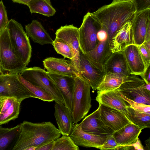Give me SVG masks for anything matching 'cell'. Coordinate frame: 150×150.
I'll use <instances>...</instances> for the list:
<instances>
[{
    "label": "cell",
    "instance_id": "obj_1",
    "mask_svg": "<svg viewBox=\"0 0 150 150\" xmlns=\"http://www.w3.org/2000/svg\"><path fill=\"white\" fill-rule=\"evenodd\" d=\"M136 12L133 1L113 0L90 14L107 33L110 44L116 31L126 23L132 21Z\"/></svg>",
    "mask_w": 150,
    "mask_h": 150
},
{
    "label": "cell",
    "instance_id": "obj_2",
    "mask_svg": "<svg viewBox=\"0 0 150 150\" xmlns=\"http://www.w3.org/2000/svg\"><path fill=\"white\" fill-rule=\"evenodd\" d=\"M61 134L50 122L33 123L24 121L20 124L19 135L12 150H26L30 146L36 148L54 141Z\"/></svg>",
    "mask_w": 150,
    "mask_h": 150
},
{
    "label": "cell",
    "instance_id": "obj_3",
    "mask_svg": "<svg viewBox=\"0 0 150 150\" xmlns=\"http://www.w3.org/2000/svg\"><path fill=\"white\" fill-rule=\"evenodd\" d=\"M0 65L3 74H19L27 66L15 52L6 27L0 32Z\"/></svg>",
    "mask_w": 150,
    "mask_h": 150
},
{
    "label": "cell",
    "instance_id": "obj_4",
    "mask_svg": "<svg viewBox=\"0 0 150 150\" xmlns=\"http://www.w3.org/2000/svg\"><path fill=\"white\" fill-rule=\"evenodd\" d=\"M91 88L89 83L84 79L74 77L71 112L74 124L83 118L91 107Z\"/></svg>",
    "mask_w": 150,
    "mask_h": 150
},
{
    "label": "cell",
    "instance_id": "obj_5",
    "mask_svg": "<svg viewBox=\"0 0 150 150\" xmlns=\"http://www.w3.org/2000/svg\"><path fill=\"white\" fill-rule=\"evenodd\" d=\"M6 27L15 52L24 63L28 65L31 57L32 47L23 26L14 19H11Z\"/></svg>",
    "mask_w": 150,
    "mask_h": 150
},
{
    "label": "cell",
    "instance_id": "obj_6",
    "mask_svg": "<svg viewBox=\"0 0 150 150\" xmlns=\"http://www.w3.org/2000/svg\"><path fill=\"white\" fill-rule=\"evenodd\" d=\"M19 74L32 84L48 93L55 102L64 104L62 96L44 69L37 67H26Z\"/></svg>",
    "mask_w": 150,
    "mask_h": 150
},
{
    "label": "cell",
    "instance_id": "obj_7",
    "mask_svg": "<svg viewBox=\"0 0 150 150\" xmlns=\"http://www.w3.org/2000/svg\"><path fill=\"white\" fill-rule=\"evenodd\" d=\"M79 73L95 91L101 82L106 72L104 64L93 61L80 51Z\"/></svg>",
    "mask_w": 150,
    "mask_h": 150
},
{
    "label": "cell",
    "instance_id": "obj_8",
    "mask_svg": "<svg viewBox=\"0 0 150 150\" xmlns=\"http://www.w3.org/2000/svg\"><path fill=\"white\" fill-rule=\"evenodd\" d=\"M145 84L142 79L130 75L125 77L123 83L117 90L129 99L150 105V91L145 89Z\"/></svg>",
    "mask_w": 150,
    "mask_h": 150
},
{
    "label": "cell",
    "instance_id": "obj_9",
    "mask_svg": "<svg viewBox=\"0 0 150 150\" xmlns=\"http://www.w3.org/2000/svg\"><path fill=\"white\" fill-rule=\"evenodd\" d=\"M101 27L88 12L84 16L82 24L79 28V43L80 51L83 53L93 50L99 41L97 37L98 31Z\"/></svg>",
    "mask_w": 150,
    "mask_h": 150
},
{
    "label": "cell",
    "instance_id": "obj_10",
    "mask_svg": "<svg viewBox=\"0 0 150 150\" xmlns=\"http://www.w3.org/2000/svg\"><path fill=\"white\" fill-rule=\"evenodd\" d=\"M0 96L14 98L21 102L31 98L30 94L20 80L18 74L0 75Z\"/></svg>",
    "mask_w": 150,
    "mask_h": 150
},
{
    "label": "cell",
    "instance_id": "obj_11",
    "mask_svg": "<svg viewBox=\"0 0 150 150\" xmlns=\"http://www.w3.org/2000/svg\"><path fill=\"white\" fill-rule=\"evenodd\" d=\"M55 35L56 38L64 41L72 49L73 57L70 60L79 73L80 52L79 28L74 26L73 24L61 26L57 30Z\"/></svg>",
    "mask_w": 150,
    "mask_h": 150
},
{
    "label": "cell",
    "instance_id": "obj_12",
    "mask_svg": "<svg viewBox=\"0 0 150 150\" xmlns=\"http://www.w3.org/2000/svg\"><path fill=\"white\" fill-rule=\"evenodd\" d=\"M47 74L62 96L64 105L71 112L75 77L48 72Z\"/></svg>",
    "mask_w": 150,
    "mask_h": 150
},
{
    "label": "cell",
    "instance_id": "obj_13",
    "mask_svg": "<svg viewBox=\"0 0 150 150\" xmlns=\"http://www.w3.org/2000/svg\"><path fill=\"white\" fill-rule=\"evenodd\" d=\"M69 136L78 146L99 149L104 143L107 137L96 135L84 131L82 129L80 123L74 124Z\"/></svg>",
    "mask_w": 150,
    "mask_h": 150
},
{
    "label": "cell",
    "instance_id": "obj_14",
    "mask_svg": "<svg viewBox=\"0 0 150 150\" xmlns=\"http://www.w3.org/2000/svg\"><path fill=\"white\" fill-rule=\"evenodd\" d=\"M80 124L83 131L91 134L107 137L112 134L114 132L102 120L99 105L95 111L86 116Z\"/></svg>",
    "mask_w": 150,
    "mask_h": 150
},
{
    "label": "cell",
    "instance_id": "obj_15",
    "mask_svg": "<svg viewBox=\"0 0 150 150\" xmlns=\"http://www.w3.org/2000/svg\"><path fill=\"white\" fill-rule=\"evenodd\" d=\"M101 118L105 124L114 132L131 122L126 115L116 109L99 104Z\"/></svg>",
    "mask_w": 150,
    "mask_h": 150
},
{
    "label": "cell",
    "instance_id": "obj_16",
    "mask_svg": "<svg viewBox=\"0 0 150 150\" xmlns=\"http://www.w3.org/2000/svg\"><path fill=\"white\" fill-rule=\"evenodd\" d=\"M150 26V8L137 12L132 21V28L135 45L143 44L145 40L148 27Z\"/></svg>",
    "mask_w": 150,
    "mask_h": 150
},
{
    "label": "cell",
    "instance_id": "obj_17",
    "mask_svg": "<svg viewBox=\"0 0 150 150\" xmlns=\"http://www.w3.org/2000/svg\"><path fill=\"white\" fill-rule=\"evenodd\" d=\"M42 62L44 68L48 72L73 77H80L70 60L48 57Z\"/></svg>",
    "mask_w": 150,
    "mask_h": 150
},
{
    "label": "cell",
    "instance_id": "obj_18",
    "mask_svg": "<svg viewBox=\"0 0 150 150\" xmlns=\"http://www.w3.org/2000/svg\"><path fill=\"white\" fill-rule=\"evenodd\" d=\"M132 21L125 23L116 31L112 38L110 46L112 53L123 51L127 46L135 45L132 28Z\"/></svg>",
    "mask_w": 150,
    "mask_h": 150
},
{
    "label": "cell",
    "instance_id": "obj_19",
    "mask_svg": "<svg viewBox=\"0 0 150 150\" xmlns=\"http://www.w3.org/2000/svg\"><path fill=\"white\" fill-rule=\"evenodd\" d=\"M130 70V75L141 76L145 72L146 67L137 46L131 45L123 51Z\"/></svg>",
    "mask_w": 150,
    "mask_h": 150
},
{
    "label": "cell",
    "instance_id": "obj_20",
    "mask_svg": "<svg viewBox=\"0 0 150 150\" xmlns=\"http://www.w3.org/2000/svg\"><path fill=\"white\" fill-rule=\"evenodd\" d=\"M99 104L116 109L124 113H128V104L119 94L117 90L98 91L96 98Z\"/></svg>",
    "mask_w": 150,
    "mask_h": 150
},
{
    "label": "cell",
    "instance_id": "obj_21",
    "mask_svg": "<svg viewBox=\"0 0 150 150\" xmlns=\"http://www.w3.org/2000/svg\"><path fill=\"white\" fill-rule=\"evenodd\" d=\"M104 64L106 73L111 72L124 77L130 75V70L123 51L112 53Z\"/></svg>",
    "mask_w": 150,
    "mask_h": 150
},
{
    "label": "cell",
    "instance_id": "obj_22",
    "mask_svg": "<svg viewBox=\"0 0 150 150\" xmlns=\"http://www.w3.org/2000/svg\"><path fill=\"white\" fill-rule=\"evenodd\" d=\"M54 108L59 130L62 135L69 136L74 125L71 112L64 104L55 102Z\"/></svg>",
    "mask_w": 150,
    "mask_h": 150
},
{
    "label": "cell",
    "instance_id": "obj_23",
    "mask_svg": "<svg viewBox=\"0 0 150 150\" xmlns=\"http://www.w3.org/2000/svg\"><path fill=\"white\" fill-rule=\"evenodd\" d=\"M142 130L137 126L131 123L114 132L112 134L117 143L122 148L135 143L139 138Z\"/></svg>",
    "mask_w": 150,
    "mask_h": 150
},
{
    "label": "cell",
    "instance_id": "obj_24",
    "mask_svg": "<svg viewBox=\"0 0 150 150\" xmlns=\"http://www.w3.org/2000/svg\"><path fill=\"white\" fill-rule=\"evenodd\" d=\"M26 34L35 43L41 45L52 44L53 41L40 23L33 20L25 25Z\"/></svg>",
    "mask_w": 150,
    "mask_h": 150
},
{
    "label": "cell",
    "instance_id": "obj_25",
    "mask_svg": "<svg viewBox=\"0 0 150 150\" xmlns=\"http://www.w3.org/2000/svg\"><path fill=\"white\" fill-rule=\"evenodd\" d=\"M21 102L12 97L7 98L0 110V125L18 117Z\"/></svg>",
    "mask_w": 150,
    "mask_h": 150
},
{
    "label": "cell",
    "instance_id": "obj_26",
    "mask_svg": "<svg viewBox=\"0 0 150 150\" xmlns=\"http://www.w3.org/2000/svg\"><path fill=\"white\" fill-rule=\"evenodd\" d=\"M112 53L107 38L104 41H99L94 49L84 53L93 61L104 64Z\"/></svg>",
    "mask_w": 150,
    "mask_h": 150
},
{
    "label": "cell",
    "instance_id": "obj_27",
    "mask_svg": "<svg viewBox=\"0 0 150 150\" xmlns=\"http://www.w3.org/2000/svg\"><path fill=\"white\" fill-rule=\"evenodd\" d=\"M20 124L11 128H4L0 125V150L7 149L14 145L19 135Z\"/></svg>",
    "mask_w": 150,
    "mask_h": 150
},
{
    "label": "cell",
    "instance_id": "obj_28",
    "mask_svg": "<svg viewBox=\"0 0 150 150\" xmlns=\"http://www.w3.org/2000/svg\"><path fill=\"white\" fill-rule=\"evenodd\" d=\"M26 5L31 13H37L47 17L53 16L56 12L50 0H31Z\"/></svg>",
    "mask_w": 150,
    "mask_h": 150
},
{
    "label": "cell",
    "instance_id": "obj_29",
    "mask_svg": "<svg viewBox=\"0 0 150 150\" xmlns=\"http://www.w3.org/2000/svg\"><path fill=\"white\" fill-rule=\"evenodd\" d=\"M125 77L111 72L106 73L96 90L104 91L117 89L123 83Z\"/></svg>",
    "mask_w": 150,
    "mask_h": 150
},
{
    "label": "cell",
    "instance_id": "obj_30",
    "mask_svg": "<svg viewBox=\"0 0 150 150\" xmlns=\"http://www.w3.org/2000/svg\"><path fill=\"white\" fill-rule=\"evenodd\" d=\"M126 115L131 122L142 129L150 128V114L135 110L129 105Z\"/></svg>",
    "mask_w": 150,
    "mask_h": 150
},
{
    "label": "cell",
    "instance_id": "obj_31",
    "mask_svg": "<svg viewBox=\"0 0 150 150\" xmlns=\"http://www.w3.org/2000/svg\"><path fill=\"white\" fill-rule=\"evenodd\" d=\"M18 77L20 81L29 92L31 98H36L44 101L52 102L54 99L48 93L41 88L32 84L19 74Z\"/></svg>",
    "mask_w": 150,
    "mask_h": 150
},
{
    "label": "cell",
    "instance_id": "obj_32",
    "mask_svg": "<svg viewBox=\"0 0 150 150\" xmlns=\"http://www.w3.org/2000/svg\"><path fill=\"white\" fill-rule=\"evenodd\" d=\"M69 136L63 135L53 142L52 150H79Z\"/></svg>",
    "mask_w": 150,
    "mask_h": 150
},
{
    "label": "cell",
    "instance_id": "obj_33",
    "mask_svg": "<svg viewBox=\"0 0 150 150\" xmlns=\"http://www.w3.org/2000/svg\"><path fill=\"white\" fill-rule=\"evenodd\" d=\"M52 45L58 54L62 55L64 57L72 59L73 57L72 49L69 45L62 40L56 38Z\"/></svg>",
    "mask_w": 150,
    "mask_h": 150
},
{
    "label": "cell",
    "instance_id": "obj_34",
    "mask_svg": "<svg viewBox=\"0 0 150 150\" xmlns=\"http://www.w3.org/2000/svg\"><path fill=\"white\" fill-rule=\"evenodd\" d=\"M118 92L120 95L131 107L139 111L150 114V105L135 102L125 97L118 91Z\"/></svg>",
    "mask_w": 150,
    "mask_h": 150
},
{
    "label": "cell",
    "instance_id": "obj_35",
    "mask_svg": "<svg viewBox=\"0 0 150 150\" xmlns=\"http://www.w3.org/2000/svg\"><path fill=\"white\" fill-rule=\"evenodd\" d=\"M122 147L116 142L113 134L107 136L104 143L100 147L101 150H119Z\"/></svg>",
    "mask_w": 150,
    "mask_h": 150
},
{
    "label": "cell",
    "instance_id": "obj_36",
    "mask_svg": "<svg viewBox=\"0 0 150 150\" xmlns=\"http://www.w3.org/2000/svg\"><path fill=\"white\" fill-rule=\"evenodd\" d=\"M7 11L2 0L0 1V32L6 28L8 24Z\"/></svg>",
    "mask_w": 150,
    "mask_h": 150
},
{
    "label": "cell",
    "instance_id": "obj_37",
    "mask_svg": "<svg viewBox=\"0 0 150 150\" xmlns=\"http://www.w3.org/2000/svg\"><path fill=\"white\" fill-rule=\"evenodd\" d=\"M137 46L146 67L148 68L150 65V50L143 44Z\"/></svg>",
    "mask_w": 150,
    "mask_h": 150
},
{
    "label": "cell",
    "instance_id": "obj_38",
    "mask_svg": "<svg viewBox=\"0 0 150 150\" xmlns=\"http://www.w3.org/2000/svg\"><path fill=\"white\" fill-rule=\"evenodd\" d=\"M133 2L136 12L150 8V0H133Z\"/></svg>",
    "mask_w": 150,
    "mask_h": 150
},
{
    "label": "cell",
    "instance_id": "obj_39",
    "mask_svg": "<svg viewBox=\"0 0 150 150\" xmlns=\"http://www.w3.org/2000/svg\"><path fill=\"white\" fill-rule=\"evenodd\" d=\"M97 37L99 41H102L108 38L107 33L104 30L101 29L97 33Z\"/></svg>",
    "mask_w": 150,
    "mask_h": 150
},
{
    "label": "cell",
    "instance_id": "obj_40",
    "mask_svg": "<svg viewBox=\"0 0 150 150\" xmlns=\"http://www.w3.org/2000/svg\"><path fill=\"white\" fill-rule=\"evenodd\" d=\"M150 69L149 66L143 74L141 76L145 83H150Z\"/></svg>",
    "mask_w": 150,
    "mask_h": 150
},
{
    "label": "cell",
    "instance_id": "obj_41",
    "mask_svg": "<svg viewBox=\"0 0 150 150\" xmlns=\"http://www.w3.org/2000/svg\"><path fill=\"white\" fill-rule=\"evenodd\" d=\"M53 142L44 144L36 148L35 150H52Z\"/></svg>",
    "mask_w": 150,
    "mask_h": 150
},
{
    "label": "cell",
    "instance_id": "obj_42",
    "mask_svg": "<svg viewBox=\"0 0 150 150\" xmlns=\"http://www.w3.org/2000/svg\"><path fill=\"white\" fill-rule=\"evenodd\" d=\"M129 146H132L133 149L143 150L144 149L139 138L135 143Z\"/></svg>",
    "mask_w": 150,
    "mask_h": 150
},
{
    "label": "cell",
    "instance_id": "obj_43",
    "mask_svg": "<svg viewBox=\"0 0 150 150\" xmlns=\"http://www.w3.org/2000/svg\"><path fill=\"white\" fill-rule=\"evenodd\" d=\"M31 0H12L14 2L23 4L26 5Z\"/></svg>",
    "mask_w": 150,
    "mask_h": 150
},
{
    "label": "cell",
    "instance_id": "obj_44",
    "mask_svg": "<svg viewBox=\"0 0 150 150\" xmlns=\"http://www.w3.org/2000/svg\"><path fill=\"white\" fill-rule=\"evenodd\" d=\"M7 98L3 97L0 96V110L2 106Z\"/></svg>",
    "mask_w": 150,
    "mask_h": 150
},
{
    "label": "cell",
    "instance_id": "obj_45",
    "mask_svg": "<svg viewBox=\"0 0 150 150\" xmlns=\"http://www.w3.org/2000/svg\"><path fill=\"white\" fill-rule=\"evenodd\" d=\"M143 44L150 50V40L144 41Z\"/></svg>",
    "mask_w": 150,
    "mask_h": 150
},
{
    "label": "cell",
    "instance_id": "obj_46",
    "mask_svg": "<svg viewBox=\"0 0 150 150\" xmlns=\"http://www.w3.org/2000/svg\"><path fill=\"white\" fill-rule=\"evenodd\" d=\"M144 87L147 90L150 91V83H145Z\"/></svg>",
    "mask_w": 150,
    "mask_h": 150
},
{
    "label": "cell",
    "instance_id": "obj_47",
    "mask_svg": "<svg viewBox=\"0 0 150 150\" xmlns=\"http://www.w3.org/2000/svg\"><path fill=\"white\" fill-rule=\"evenodd\" d=\"M150 138L145 141V144L149 150H150Z\"/></svg>",
    "mask_w": 150,
    "mask_h": 150
},
{
    "label": "cell",
    "instance_id": "obj_48",
    "mask_svg": "<svg viewBox=\"0 0 150 150\" xmlns=\"http://www.w3.org/2000/svg\"><path fill=\"white\" fill-rule=\"evenodd\" d=\"M3 74L1 72V67H0V75H1Z\"/></svg>",
    "mask_w": 150,
    "mask_h": 150
},
{
    "label": "cell",
    "instance_id": "obj_49",
    "mask_svg": "<svg viewBox=\"0 0 150 150\" xmlns=\"http://www.w3.org/2000/svg\"><path fill=\"white\" fill-rule=\"evenodd\" d=\"M127 0L130 1H133V0Z\"/></svg>",
    "mask_w": 150,
    "mask_h": 150
}]
</instances>
